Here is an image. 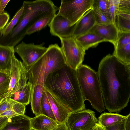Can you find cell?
<instances>
[{
    "instance_id": "1",
    "label": "cell",
    "mask_w": 130,
    "mask_h": 130,
    "mask_svg": "<svg viewBox=\"0 0 130 130\" xmlns=\"http://www.w3.org/2000/svg\"><path fill=\"white\" fill-rule=\"evenodd\" d=\"M105 108L120 112L130 98V65L109 54L100 61L97 72Z\"/></svg>"
},
{
    "instance_id": "2",
    "label": "cell",
    "mask_w": 130,
    "mask_h": 130,
    "mask_svg": "<svg viewBox=\"0 0 130 130\" xmlns=\"http://www.w3.org/2000/svg\"><path fill=\"white\" fill-rule=\"evenodd\" d=\"M44 87L71 113L86 108L76 71L67 65L50 73Z\"/></svg>"
},
{
    "instance_id": "3",
    "label": "cell",
    "mask_w": 130,
    "mask_h": 130,
    "mask_svg": "<svg viewBox=\"0 0 130 130\" xmlns=\"http://www.w3.org/2000/svg\"><path fill=\"white\" fill-rule=\"evenodd\" d=\"M66 66L61 47L57 43L50 45L41 57L26 68L28 82L32 86L40 85L44 86L47 77L50 73Z\"/></svg>"
},
{
    "instance_id": "4",
    "label": "cell",
    "mask_w": 130,
    "mask_h": 130,
    "mask_svg": "<svg viewBox=\"0 0 130 130\" xmlns=\"http://www.w3.org/2000/svg\"><path fill=\"white\" fill-rule=\"evenodd\" d=\"M23 12L17 24L11 31L15 38L23 39L28 29L38 20L59 10L50 0L24 1Z\"/></svg>"
},
{
    "instance_id": "5",
    "label": "cell",
    "mask_w": 130,
    "mask_h": 130,
    "mask_svg": "<svg viewBox=\"0 0 130 130\" xmlns=\"http://www.w3.org/2000/svg\"><path fill=\"white\" fill-rule=\"evenodd\" d=\"M76 72L84 100L88 101L93 108L101 112L105 108L97 72L88 66L82 64Z\"/></svg>"
},
{
    "instance_id": "6",
    "label": "cell",
    "mask_w": 130,
    "mask_h": 130,
    "mask_svg": "<svg viewBox=\"0 0 130 130\" xmlns=\"http://www.w3.org/2000/svg\"><path fill=\"white\" fill-rule=\"evenodd\" d=\"M95 0H62L58 14L75 24L87 12L93 8Z\"/></svg>"
},
{
    "instance_id": "7",
    "label": "cell",
    "mask_w": 130,
    "mask_h": 130,
    "mask_svg": "<svg viewBox=\"0 0 130 130\" xmlns=\"http://www.w3.org/2000/svg\"><path fill=\"white\" fill-rule=\"evenodd\" d=\"M60 39L66 65L76 71L84 60L86 51L73 36Z\"/></svg>"
},
{
    "instance_id": "8",
    "label": "cell",
    "mask_w": 130,
    "mask_h": 130,
    "mask_svg": "<svg viewBox=\"0 0 130 130\" xmlns=\"http://www.w3.org/2000/svg\"><path fill=\"white\" fill-rule=\"evenodd\" d=\"M9 71L10 82L8 90L4 95L5 98L9 99L14 92L22 89L26 84L28 80L27 71L21 61L14 54L12 57Z\"/></svg>"
},
{
    "instance_id": "9",
    "label": "cell",
    "mask_w": 130,
    "mask_h": 130,
    "mask_svg": "<svg viewBox=\"0 0 130 130\" xmlns=\"http://www.w3.org/2000/svg\"><path fill=\"white\" fill-rule=\"evenodd\" d=\"M98 121L94 111L85 108L71 113L65 122L68 130H91Z\"/></svg>"
},
{
    "instance_id": "10",
    "label": "cell",
    "mask_w": 130,
    "mask_h": 130,
    "mask_svg": "<svg viewBox=\"0 0 130 130\" xmlns=\"http://www.w3.org/2000/svg\"><path fill=\"white\" fill-rule=\"evenodd\" d=\"M44 43L39 45L34 43H26L23 41L14 47L17 53L22 59L26 68L29 67L41 57L47 49L43 46Z\"/></svg>"
},
{
    "instance_id": "11",
    "label": "cell",
    "mask_w": 130,
    "mask_h": 130,
    "mask_svg": "<svg viewBox=\"0 0 130 130\" xmlns=\"http://www.w3.org/2000/svg\"><path fill=\"white\" fill-rule=\"evenodd\" d=\"M75 24L72 25L68 19L57 14L54 16L48 26L52 35L60 38L72 36Z\"/></svg>"
},
{
    "instance_id": "12",
    "label": "cell",
    "mask_w": 130,
    "mask_h": 130,
    "mask_svg": "<svg viewBox=\"0 0 130 130\" xmlns=\"http://www.w3.org/2000/svg\"><path fill=\"white\" fill-rule=\"evenodd\" d=\"M96 25L93 8L86 13L75 24L73 36L76 37L89 32Z\"/></svg>"
},
{
    "instance_id": "13",
    "label": "cell",
    "mask_w": 130,
    "mask_h": 130,
    "mask_svg": "<svg viewBox=\"0 0 130 130\" xmlns=\"http://www.w3.org/2000/svg\"><path fill=\"white\" fill-rule=\"evenodd\" d=\"M91 31L95 33L106 41L111 42L114 45L119 33V31L116 26L112 23L101 25H96Z\"/></svg>"
},
{
    "instance_id": "14",
    "label": "cell",
    "mask_w": 130,
    "mask_h": 130,
    "mask_svg": "<svg viewBox=\"0 0 130 130\" xmlns=\"http://www.w3.org/2000/svg\"><path fill=\"white\" fill-rule=\"evenodd\" d=\"M30 118L25 115L8 118L6 124L1 130H30Z\"/></svg>"
},
{
    "instance_id": "15",
    "label": "cell",
    "mask_w": 130,
    "mask_h": 130,
    "mask_svg": "<svg viewBox=\"0 0 130 130\" xmlns=\"http://www.w3.org/2000/svg\"><path fill=\"white\" fill-rule=\"evenodd\" d=\"M45 91L56 121L58 123L65 122L71 112L49 92Z\"/></svg>"
},
{
    "instance_id": "16",
    "label": "cell",
    "mask_w": 130,
    "mask_h": 130,
    "mask_svg": "<svg viewBox=\"0 0 130 130\" xmlns=\"http://www.w3.org/2000/svg\"><path fill=\"white\" fill-rule=\"evenodd\" d=\"M75 38L77 41L85 51L89 48L97 46L100 43L106 41L105 39L91 31L76 37Z\"/></svg>"
},
{
    "instance_id": "17",
    "label": "cell",
    "mask_w": 130,
    "mask_h": 130,
    "mask_svg": "<svg viewBox=\"0 0 130 130\" xmlns=\"http://www.w3.org/2000/svg\"><path fill=\"white\" fill-rule=\"evenodd\" d=\"M31 127L38 130H52L58 123L56 121L43 114L30 118Z\"/></svg>"
},
{
    "instance_id": "18",
    "label": "cell",
    "mask_w": 130,
    "mask_h": 130,
    "mask_svg": "<svg viewBox=\"0 0 130 130\" xmlns=\"http://www.w3.org/2000/svg\"><path fill=\"white\" fill-rule=\"evenodd\" d=\"M45 90L44 86L42 85L32 86L30 102L32 112L36 116L42 114L41 101L42 94Z\"/></svg>"
},
{
    "instance_id": "19",
    "label": "cell",
    "mask_w": 130,
    "mask_h": 130,
    "mask_svg": "<svg viewBox=\"0 0 130 130\" xmlns=\"http://www.w3.org/2000/svg\"><path fill=\"white\" fill-rule=\"evenodd\" d=\"M15 47L0 44V70L9 71Z\"/></svg>"
},
{
    "instance_id": "20",
    "label": "cell",
    "mask_w": 130,
    "mask_h": 130,
    "mask_svg": "<svg viewBox=\"0 0 130 130\" xmlns=\"http://www.w3.org/2000/svg\"><path fill=\"white\" fill-rule=\"evenodd\" d=\"M32 85L28 82L22 89L14 92L9 99L25 105H28L30 102Z\"/></svg>"
},
{
    "instance_id": "21",
    "label": "cell",
    "mask_w": 130,
    "mask_h": 130,
    "mask_svg": "<svg viewBox=\"0 0 130 130\" xmlns=\"http://www.w3.org/2000/svg\"><path fill=\"white\" fill-rule=\"evenodd\" d=\"M127 116L117 113L104 112L99 117L97 123L103 127L108 126L120 122Z\"/></svg>"
},
{
    "instance_id": "22",
    "label": "cell",
    "mask_w": 130,
    "mask_h": 130,
    "mask_svg": "<svg viewBox=\"0 0 130 130\" xmlns=\"http://www.w3.org/2000/svg\"><path fill=\"white\" fill-rule=\"evenodd\" d=\"M115 24L119 32H130V13L118 12Z\"/></svg>"
},
{
    "instance_id": "23",
    "label": "cell",
    "mask_w": 130,
    "mask_h": 130,
    "mask_svg": "<svg viewBox=\"0 0 130 130\" xmlns=\"http://www.w3.org/2000/svg\"><path fill=\"white\" fill-rule=\"evenodd\" d=\"M56 12H53L38 20L27 30L26 35H29L40 30L48 25L56 14Z\"/></svg>"
},
{
    "instance_id": "24",
    "label": "cell",
    "mask_w": 130,
    "mask_h": 130,
    "mask_svg": "<svg viewBox=\"0 0 130 130\" xmlns=\"http://www.w3.org/2000/svg\"><path fill=\"white\" fill-rule=\"evenodd\" d=\"M112 55L124 63L130 65V43L114 49Z\"/></svg>"
},
{
    "instance_id": "25",
    "label": "cell",
    "mask_w": 130,
    "mask_h": 130,
    "mask_svg": "<svg viewBox=\"0 0 130 130\" xmlns=\"http://www.w3.org/2000/svg\"><path fill=\"white\" fill-rule=\"evenodd\" d=\"M42 114L56 121L45 90L43 92L41 101Z\"/></svg>"
},
{
    "instance_id": "26",
    "label": "cell",
    "mask_w": 130,
    "mask_h": 130,
    "mask_svg": "<svg viewBox=\"0 0 130 130\" xmlns=\"http://www.w3.org/2000/svg\"><path fill=\"white\" fill-rule=\"evenodd\" d=\"M24 7L23 5L20 9L14 15L3 29L2 36H5L10 33L17 24L23 11Z\"/></svg>"
},
{
    "instance_id": "27",
    "label": "cell",
    "mask_w": 130,
    "mask_h": 130,
    "mask_svg": "<svg viewBox=\"0 0 130 130\" xmlns=\"http://www.w3.org/2000/svg\"><path fill=\"white\" fill-rule=\"evenodd\" d=\"M10 82L9 71L0 70V96L5 94L7 92Z\"/></svg>"
},
{
    "instance_id": "28",
    "label": "cell",
    "mask_w": 130,
    "mask_h": 130,
    "mask_svg": "<svg viewBox=\"0 0 130 130\" xmlns=\"http://www.w3.org/2000/svg\"><path fill=\"white\" fill-rule=\"evenodd\" d=\"M130 43V32L119 31L118 37L114 45V49L127 45Z\"/></svg>"
},
{
    "instance_id": "29",
    "label": "cell",
    "mask_w": 130,
    "mask_h": 130,
    "mask_svg": "<svg viewBox=\"0 0 130 130\" xmlns=\"http://www.w3.org/2000/svg\"><path fill=\"white\" fill-rule=\"evenodd\" d=\"M94 4L98 7L101 12L112 22L109 0H95Z\"/></svg>"
},
{
    "instance_id": "30",
    "label": "cell",
    "mask_w": 130,
    "mask_h": 130,
    "mask_svg": "<svg viewBox=\"0 0 130 130\" xmlns=\"http://www.w3.org/2000/svg\"><path fill=\"white\" fill-rule=\"evenodd\" d=\"M93 9L94 12L96 25H101L112 23V22L101 12L98 7L94 4Z\"/></svg>"
},
{
    "instance_id": "31",
    "label": "cell",
    "mask_w": 130,
    "mask_h": 130,
    "mask_svg": "<svg viewBox=\"0 0 130 130\" xmlns=\"http://www.w3.org/2000/svg\"><path fill=\"white\" fill-rule=\"evenodd\" d=\"M109 10L112 23L115 25L116 15L118 11V5L119 0H109Z\"/></svg>"
},
{
    "instance_id": "32",
    "label": "cell",
    "mask_w": 130,
    "mask_h": 130,
    "mask_svg": "<svg viewBox=\"0 0 130 130\" xmlns=\"http://www.w3.org/2000/svg\"><path fill=\"white\" fill-rule=\"evenodd\" d=\"M118 11L130 13V0H119Z\"/></svg>"
},
{
    "instance_id": "33",
    "label": "cell",
    "mask_w": 130,
    "mask_h": 130,
    "mask_svg": "<svg viewBox=\"0 0 130 130\" xmlns=\"http://www.w3.org/2000/svg\"><path fill=\"white\" fill-rule=\"evenodd\" d=\"M25 105L14 101L12 105L11 108L19 115H24L25 112Z\"/></svg>"
},
{
    "instance_id": "34",
    "label": "cell",
    "mask_w": 130,
    "mask_h": 130,
    "mask_svg": "<svg viewBox=\"0 0 130 130\" xmlns=\"http://www.w3.org/2000/svg\"><path fill=\"white\" fill-rule=\"evenodd\" d=\"M14 101L10 99L5 98L0 103V114L11 107Z\"/></svg>"
},
{
    "instance_id": "35",
    "label": "cell",
    "mask_w": 130,
    "mask_h": 130,
    "mask_svg": "<svg viewBox=\"0 0 130 130\" xmlns=\"http://www.w3.org/2000/svg\"><path fill=\"white\" fill-rule=\"evenodd\" d=\"M126 118L115 124L108 126L103 127L104 130H125V125Z\"/></svg>"
},
{
    "instance_id": "36",
    "label": "cell",
    "mask_w": 130,
    "mask_h": 130,
    "mask_svg": "<svg viewBox=\"0 0 130 130\" xmlns=\"http://www.w3.org/2000/svg\"><path fill=\"white\" fill-rule=\"evenodd\" d=\"M9 18V15L6 12L0 14V30L3 29L5 27Z\"/></svg>"
},
{
    "instance_id": "37",
    "label": "cell",
    "mask_w": 130,
    "mask_h": 130,
    "mask_svg": "<svg viewBox=\"0 0 130 130\" xmlns=\"http://www.w3.org/2000/svg\"><path fill=\"white\" fill-rule=\"evenodd\" d=\"M11 106L5 112L0 114V116H5L8 118H9L19 115L12 109Z\"/></svg>"
},
{
    "instance_id": "38",
    "label": "cell",
    "mask_w": 130,
    "mask_h": 130,
    "mask_svg": "<svg viewBox=\"0 0 130 130\" xmlns=\"http://www.w3.org/2000/svg\"><path fill=\"white\" fill-rule=\"evenodd\" d=\"M10 0H1L0 2V9L2 14L4 13L5 12L4 11V9Z\"/></svg>"
},
{
    "instance_id": "39",
    "label": "cell",
    "mask_w": 130,
    "mask_h": 130,
    "mask_svg": "<svg viewBox=\"0 0 130 130\" xmlns=\"http://www.w3.org/2000/svg\"><path fill=\"white\" fill-rule=\"evenodd\" d=\"M52 130H68L65 122L58 123L57 126Z\"/></svg>"
},
{
    "instance_id": "40",
    "label": "cell",
    "mask_w": 130,
    "mask_h": 130,
    "mask_svg": "<svg viewBox=\"0 0 130 130\" xmlns=\"http://www.w3.org/2000/svg\"><path fill=\"white\" fill-rule=\"evenodd\" d=\"M8 119V118L6 117L0 116V130L6 125Z\"/></svg>"
},
{
    "instance_id": "41",
    "label": "cell",
    "mask_w": 130,
    "mask_h": 130,
    "mask_svg": "<svg viewBox=\"0 0 130 130\" xmlns=\"http://www.w3.org/2000/svg\"><path fill=\"white\" fill-rule=\"evenodd\" d=\"M125 130H130V113L127 116L125 123Z\"/></svg>"
},
{
    "instance_id": "42",
    "label": "cell",
    "mask_w": 130,
    "mask_h": 130,
    "mask_svg": "<svg viewBox=\"0 0 130 130\" xmlns=\"http://www.w3.org/2000/svg\"><path fill=\"white\" fill-rule=\"evenodd\" d=\"M96 126L97 130H104L103 127L99 125L97 123L96 124Z\"/></svg>"
},
{
    "instance_id": "43",
    "label": "cell",
    "mask_w": 130,
    "mask_h": 130,
    "mask_svg": "<svg viewBox=\"0 0 130 130\" xmlns=\"http://www.w3.org/2000/svg\"><path fill=\"white\" fill-rule=\"evenodd\" d=\"M4 95L0 96V103L4 99Z\"/></svg>"
},
{
    "instance_id": "44",
    "label": "cell",
    "mask_w": 130,
    "mask_h": 130,
    "mask_svg": "<svg viewBox=\"0 0 130 130\" xmlns=\"http://www.w3.org/2000/svg\"><path fill=\"white\" fill-rule=\"evenodd\" d=\"M3 29L0 30V39L2 36V30Z\"/></svg>"
},
{
    "instance_id": "45",
    "label": "cell",
    "mask_w": 130,
    "mask_h": 130,
    "mask_svg": "<svg viewBox=\"0 0 130 130\" xmlns=\"http://www.w3.org/2000/svg\"><path fill=\"white\" fill-rule=\"evenodd\" d=\"M91 130H97L96 126V124L92 128Z\"/></svg>"
},
{
    "instance_id": "46",
    "label": "cell",
    "mask_w": 130,
    "mask_h": 130,
    "mask_svg": "<svg viewBox=\"0 0 130 130\" xmlns=\"http://www.w3.org/2000/svg\"><path fill=\"white\" fill-rule=\"evenodd\" d=\"M30 130H37V129H35L33 128H31V129H30Z\"/></svg>"
},
{
    "instance_id": "47",
    "label": "cell",
    "mask_w": 130,
    "mask_h": 130,
    "mask_svg": "<svg viewBox=\"0 0 130 130\" xmlns=\"http://www.w3.org/2000/svg\"><path fill=\"white\" fill-rule=\"evenodd\" d=\"M0 1H1V0H0ZM2 14L1 13V10H0V14Z\"/></svg>"
}]
</instances>
